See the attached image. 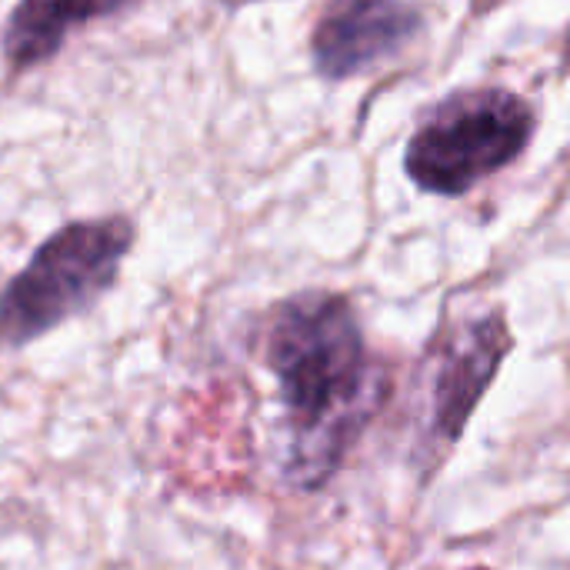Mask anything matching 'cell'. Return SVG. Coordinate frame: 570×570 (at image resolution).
Masks as SVG:
<instances>
[{
    "label": "cell",
    "instance_id": "obj_1",
    "mask_svg": "<svg viewBox=\"0 0 570 570\" xmlns=\"http://www.w3.org/2000/svg\"><path fill=\"white\" fill-rule=\"evenodd\" d=\"M264 361L287 421L284 478L317 491L381 414L391 377L371 354L354 304L331 291H304L271 311Z\"/></svg>",
    "mask_w": 570,
    "mask_h": 570
},
{
    "label": "cell",
    "instance_id": "obj_2",
    "mask_svg": "<svg viewBox=\"0 0 570 570\" xmlns=\"http://www.w3.org/2000/svg\"><path fill=\"white\" fill-rule=\"evenodd\" d=\"M134 247L127 217L73 220L50 234L0 291V347L17 351L94 307Z\"/></svg>",
    "mask_w": 570,
    "mask_h": 570
},
{
    "label": "cell",
    "instance_id": "obj_3",
    "mask_svg": "<svg viewBox=\"0 0 570 570\" xmlns=\"http://www.w3.org/2000/svg\"><path fill=\"white\" fill-rule=\"evenodd\" d=\"M534 127V107L508 87L458 90L421 120L404 150V170L424 194L461 197L511 167Z\"/></svg>",
    "mask_w": 570,
    "mask_h": 570
},
{
    "label": "cell",
    "instance_id": "obj_4",
    "mask_svg": "<svg viewBox=\"0 0 570 570\" xmlns=\"http://www.w3.org/2000/svg\"><path fill=\"white\" fill-rule=\"evenodd\" d=\"M514 337L501 311L464 317L441 331L417 371V441L428 468L444 461L494 384Z\"/></svg>",
    "mask_w": 570,
    "mask_h": 570
},
{
    "label": "cell",
    "instance_id": "obj_5",
    "mask_svg": "<svg viewBox=\"0 0 570 570\" xmlns=\"http://www.w3.org/2000/svg\"><path fill=\"white\" fill-rule=\"evenodd\" d=\"M424 30L407 0H327L311 33L314 70L327 80H351L404 53Z\"/></svg>",
    "mask_w": 570,
    "mask_h": 570
},
{
    "label": "cell",
    "instance_id": "obj_6",
    "mask_svg": "<svg viewBox=\"0 0 570 570\" xmlns=\"http://www.w3.org/2000/svg\"><path fill=\"white\" fill-rule=\"evenodd\" d=\"M137 0H20L7 17L0 50L10 70H30L57 57L63 40L100 17L124 13Z\"/></svg>",
    "mask_w": 570,
    "mask_h": 570
},
{
    "label": "cell",
    "instance_id": "obj_7",
    "mask_svg": "<svg viewBox=\"0 0 570 570\" xmlns=\"http://www.w3.org/2000/svg\"><path fill=\"white\" fill-rule=\"evenodd\" d=\"M568 50H570V37H568Z\"/></svg>",
    "mask_w": 570,
    "mask_h": 570
}]
</instances>
